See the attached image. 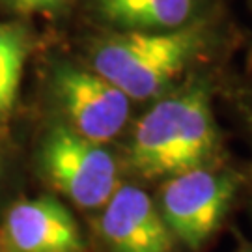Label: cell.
I'll return each mask as SVG.
<instances>
[{
  "mask_svg": "<svg viewBox=\"0 0 252 252\" xmlns=\"http://www.w3.org/2000/svg\"><path fill=\"white\" fill-rule=\"evenodd\" d=\"M219 131L204 88L192 86L155 103L136 124L127 162L146 180L178 176L207 166Z\"/></svg>",
  "mask_w": 252,
  "mask_h": 252,
  "instance_id": "cell-1",
  "label": "cell"
},
{
  "mask_svg": "<svg viewBox=\"0 0 252 252\" xmlns=\"http://www.w3.org/2000/svg\"><path fill=\"white\" fill-rule=\"evenodd\" d=\"M207 43L204 23L168 32H120L94 47V71L129 99H152L164 92Z\"/></svg>",
  "mask_w": 252,
  "mask_h": 252,
  "instance_id": "cell-2",
  "label": "cell"
},
{
  "mask_svg": "<svg viewBox=\"0 0 252 252\" xmlns=\"http://www.w3.org/2000/svg\"><path fill=\"white\" fill-rule=\"evenodd\" d=\"M39 168L54 189L82 209L103 207L120 187L112 153L67 126H54L47 133Z\"/></svg>",
  "mask_w": 252,
  "mask_h": 252,
  "instance_id": "cell-3",
  "label": "cell"
},
{
  "mask_svg": "<svg viewBox=\"0 0 252 252\" xmlns=\"http://www.w3.org/2000/svg\"><path fill=\"white\" fill-rule=\"evenodd\" d=\"M234 190L232 176L202 166L164 181L157 207L172 237L200 251L222 222Z\"/></svg>",
  "mask_w": 252,
  "mask_h": 252,
  "instance_id": "cell-4",
  "label": "cell"
},
{
  "mask_svg": "<svg viewBox=\"0 0 252 252\" xmlns=\"http://www.w3.org/2000/svg\"><path fill=\"white\" fill-rule=\"evenodd\" d=\"M56 101L75 133L105 144L116 138L129 120V97L99 73L60 65L53 75Z\"/></svg>",
  "mask_w": 252,
  "mask_h": 252,
  "instance_id": "cell-5",
  "label": "cell"
},
{
  "mask_svg": "<svg viewBox=\"0 0 252 252\" xmlns=\"http://www.w3.org/2000/svg\"><path fill=\"white\" fill-rule=\"evenodd\" d=\"M2 252H88L75 217L53 196L21 200L6 213Z\"/></svg>",
  "mask_w": 252,
  "mask_h": 252,
  "instance_id": "cell-6",
  "label": "cell"
},
{
  "mask_svg": "<svg viewBox=\"0 0 252 252\" xmlns=\"http://www.w3.org/2000/svg\"><path fill=\"white\" fill-rule=\"evenodd\" d=\"M97 230L108 252H174V237L152 196L120 185L101 207Z\"/></svg>",
  "mask_w": 252,
  "mask_h": 252,
  "instance_id": "cell-7",
  "label": "cell"
},
{
  "mask_svg": "<svg viewBox=\"0 0 252 252\" xmlns=\"http://www.w3.org/2000/svg\"><path fill=\"white\" fill-rule=\"evenodd\" d=\"M198 0H95L99 15L124 32H168L189 25Z\"/></svg>",
  "mask_w": 252,
  "mask_h": 252,
  "instance_id": "cell-8",
  "label": "cell"
},
{
  "mask_svg": "<svg viewBox=\"0 0 252 252\" xmlns=\"http://www.w3.org/2000/svg\"><path fill=\"white\" fill-rule=\"evenodd\" d=\"M28 56V36L23 27L0 23V135L8 131Z\"/></svg>",
  "mask_w": 252,
  "mask_h": 252,
  "instance_id": "cell-9",
  "label": "cell"
},
{
  "mask_svg": "<svg viewBox=\"0 0 252 252\" xmlns=\"http://www.w3.org/2000/svg\"><path fill=\"white\" fill-rule=\"evenodd\" d=\"M6 6L21 15H43L58 13L67 4V0H4Z\"/></svg>",
  "mask_w": 252,
  "mask_h": 252,
  "instance_id": "cell-10",
  "label": "cell"
},
{
  "mask_svg": "<svg viewBox=\"0 0 252 252\" xmlns=\"http://www.w3.org/2000/svg\"><path fill=\"white\" fill-rule=\"evenodd\" d=\"M241 252H252V245L251 243H243V245H241Z\"/></svg>",
  "mask_w": 252,
  "mask_h": 252,
  "instance_id": "cell-11",
  "label": "cell"
},
{
  "mask_svg": "<svg viewBox=\"0 0 252 252\" xmlns=\"http://www.w3.org/2000/svg\"><path fill=\"white\" fill-rule=\"evenodd\" d=\"M0 252H2V249H0Z\"/></svg>",
  "mask_w": 252,
  "mask_h": 252,
  "instance_id": "cell-12",
  "label": "cell"
}]
</instances>
